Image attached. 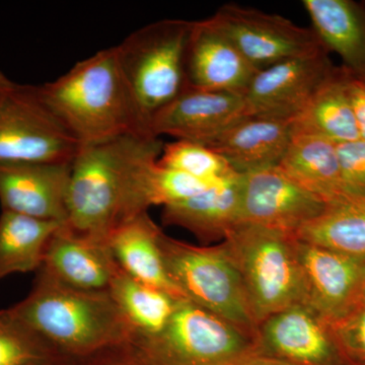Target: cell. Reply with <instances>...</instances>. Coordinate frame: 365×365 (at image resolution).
<instances>
[{
	"mask_svg": "<svg viewBox=\"0 0 365 365\" xmlns=\"http://www.w3.org/2000/svg\"><path fill=\"white\" fill-rule=\"evenodd\" d=\"M163 146L160 137L150 134L81 146L71 162L66 227L107 242L120 225L148 212L146 173Z\"/></svg>",
	"mask_w": 365,
	"mask_h": 365,
	"instance_id": "obj_1",
	"label": "cell"
},
{
	"mask_svg": "<svg viewBox=\"0 0 365 365\" xmlns=\"http://www.w3.org/2000/svg\"><path fill=\"white\" fill-rule=\"evenodd\" d=\"M32 290L9 311L67 359L130 344L134 333L109 292H85L37 272Z\"/></svg>",
	"mask_w": 365,
	"mask_h": 365,
	"instance_id": "obj_2",
	"label": "cell"
},
{
	"mask_svg": "<svg viewBox=\"0 0 365 365\" xmlns=\"http://www.w3.org/2000/svg\"><path fill=\"white\" fill-rule=\"evenodd\" d=\"M40 90L79 148L127 134L153 135L132 101L114 46L81 60Z\"/></svg>",
	"mask_w": 365,
	"mask_h": 365,
	"instance_id": "obj_3",
	"label": "cell"
},
{
	"mask_svg": "<svg viewBox=\"0 0 365 365\" xmlns=\"http://www.w3.org/2000/svg\"><path fill=\"white\" fill-rule=\"evenodd\" d=\"M191 26L190 21H158L114 46L132 101L148 130L153 117L187 88L185 57Z\"/></svg>",
	"mask_w": 365,
	"mask_h": 365,
	"instance_id": "obj_4",
	"label": "cell"
},
{
	"mask_svg": "<svg viewBox=\"0 0 365 365\" xmlns=\"http://www.w3.org/2000/svg\"><path fill=\"white\" fill-rule=\"evenodd\" d=\"M222 242L240 274L257 325L302 304L294 235L240 223Z\"/></svg>",
	"mask_w": 365,
	"mask_h": 365,
	"instance_id": "obj_5",
	"label": "cell"
},
{
	"mask_svg": "<svg viewBox=\"0 0 365 365\" xmlns=\"http://www.w3.org/2000/svg\"><path fill=\"white\" fill-rule=\"evenodd\" d=\"M131 344L145 365H237L258 353L254 336L185 299L160 333Z\"/></svg>",
	"mask_w": 365,
	"mask_h": 365,
	"instance_id": "obj_6",
	"label": "cell"
},
{
	"mask_svg": "<svg viewBox=\"0 0 365 365\" xmlns=\"http://www.w3.org/2000/svg\"><path fill=\"white\" fill-rule=\"evenodd\" d=\"M158 244L168 275L185 299L256 338L258 325L240 274L222 242L194 246L162 232Z\"/></svg>",
	"mask_w": 365,
	"mask_h": 365,
	"instance_id": "obj_7",
	"label": "cell"
},
{
	"mask_svg": "<svg viewBox=\"0 0 365 365\" xmlns=\"http://www.w3.org/2000/svg\"><path fill=\"white\" fill-rule=\"evenodd\" d=\"M78 150L40 86L14 83L0 102V163H71Z\"/></svg>",
	"mask_w": 365,
	"mask_h": 365,
	"instance_id": "obj_8",
	"label": "cell"
},
{
	"mask_svg": "<svg viewBox=\"0 0 365 365\" xmlns=\"http://www.w3.org/2000/svg\"><path fill=\"white\" fill-rule=\"evenodd\" d=\"M210 20L257 69L284 60L327 51L313 29L237 4L220 7Z\"/></svg>",
	"mask_w": 365,
	"mask_h": 365,
	"instance_id": "obj_9",
	"label": "cell"
},
{
	"mask_svg": "<svg viewBox=\"0 0 365 365\" xmlns=\"http://www.w3.org/2000/svg\"><path fill=\"white\" fill-rule=\"evenodd\" d=\"M295 253L302 304L333 324L361 302L365 256L341 253L297 237Z\"/></svg>",
	"mask_w": 365,
	"mask_h": 365,
	"instance_id": "obj_10",
	"label": "cell"
},
{
	"mask_svg": "<svg viewBox=\"0 0 365 365\" xmlns=\"http://www.w3.org/2000/svg\"><path fill=\"white\" fill-rule=\"evenodd\" d=\"M328 53L295 57L257 71L242 95L250 116L287 121L299 116L337 69Z\"/></svg>",
	"mask_w": 365,
	"mask_h": 365,
	"instance_id": "obj_11",
	"label": "cell"
},
{
	"mask_svg": "<svg viewBox=\"0 0 365 365\" xmlns=\"http://www.w3.org/2000/svg\"><path fill=\"white\" fill-rule=\"evenodd\" d=\"M327 205L279 165L241 175V223L294 235Z\"/></svg>",
	"mask_w": 365,
	"mask_h": 365,
	"instance_id": "obj_12",
	"label": "cell"
},
{
	"mask_svg": "<svg viewBox=\"0 0 365 365\" xmlns=\"http://www.w3.org/2000/svg\"><path fill=\"white\" fill-rule=\"evenodd\" d=\"M257 351L299 365H351L341 351L331 324L302 304L259 324Z\"/></svg>",
	"mask_w": 365,
	"mask_h": 365,
	"instance_id": "obj_13",
	"label": "cell"
},
{
	"mask_svg": "<svg viewBox=\"0 0 365 365\" xmlns=\"http://www.w3.org/2000/svg\"><path fill=\"white\" fill-rule=\"evenodd\" d=\"M249 116L244 96L186 88L153 117L150 130L206 146Z\"/></svg>",
	"mask_w": 365,
	"mask_h": 365,
	"instance_id": "obj_14",
	"label": "cell"
},
{
	"mask_svg": "<svg viewBox=\"0 0 365 365\" xmlns=\"http://www.w3.org/2000/svg\"><path fill=\"white\" fill-rule=\"evenodd\" d=\"M71 163H0L2 210L66 225Z\"/></svg>",
	"mask_w": 365,
	"mask_h": 365,
	"instance_id": "obj_15",
	"label": "cell"
},
{
	"mask_svg": "<svg viewBox=\"0 0 365 365\" xmlns=\"http://www.w3.org/2000/svg\"><path fill=\"white\" fill-rule=\"evenodd\" d=\"M257 71L210 18L192 21L185 57L187 88L242 96Z\"/></svg>",
	"mask_w": 365,
	"mask_h": 365,
	"instance_id": "obj_16",
	"label": "cell"
},
{
	"mask_svg": "<svg viewBox=\"0 0 365 365\" xmlns=\"http://www.w3.org/2000/svg\"><path fill=\"white\" fill-rule=\"evenodd\" d=\"M120 270L107 242L76 234L66 225L52 235L40 272L76 289L109 292Z\"/></svg>",
	"mask_w": 365,
	"mask_h": 365,
	"instance_id": "obj_17",
	"label": "cell"
},
{
	"mask_svg": "<svg viewBox=\"0 0 365 365\" xmlns=\"http://www.w3.org/2000/svg\"><path fill=\"white\" fill-rule=\"evenodd\" d=\"M292 137V121L249 116L206 146L222 155L237 174L245 175L279 165Z\"/></svg>",
	"mask_w": 365,
	"mask_h": 365,
	"instance_id": "obj_18",
	"label": "cell"
},
{
	"mask_svg": "<svg viewBox=\"0 0 365 365\" xmlns=\"http://www.w3.org/2000/svg\"><path fill=\"white\" fill-rule=\"evenodd\" d=\"M162 220L189 230L203 242L225 240L241 223V175L182 202L165 206Z\"/></svg>",
	"mask_w": 365,
	"mask_h": 365,
	"instance_id": "obj_19",
	"label": "cell"
},
{
	"mask_svg": "<svg viewBox=\"0 0 365 365\" xmlns=\"http://www.w3.org/2000/svg\"><path fill=\"white\" fill-rule=\"evenodd\" d=\"M313 30L354 78H365V6L351 0H304Z\"/></svg>",
	"mask_w": 365,
	"mask_h": 365,
	"instance_id": "obj_20",
	"label": "cell"
},
{
	"mask_svg": "<svg viewBox=\"0 0 365 365\" xmlns=\"http://www.w3.org/2000/svg\"><path fill=\"white\" fill-rule=\"evenodd\" d=\"M279 167L300 186L327 204L360 196L353 193L346 184L337 143L324 137L294 134Z\"/></svg>",
	"mask_w": 365,
	"mask_h": 365,
	"instance_id": "obj_21",
	"label": "cell"
},
{
	"mask_svg": "<svg viewBox=\"0 0 365 365\" xmlns=\"http://www.w3.org/2000/svg\"><path fill=\"white\" fill-rule=\"evenodd\" d=\"M160 232L143 212L117 227L108 237V246L119 267L134 279L184 299L165 270L158 244Z\"/></svg>",
	"mask_w": 365,
	"mask_h": 365,
	"instance_id": "obj_22",
	"label": "cell"
},
{
	"mask_svg": "<svg viewBox=\"0 0 365 365\" xmlns=\"http://www.w3.org/2000/svg\"><path fill=\"white\" fill-rule=\"evenodd\" d=\"M349 72L337 67L299 116L294 134L321 136L339 144L359 140L360 133L348 91Z\"/></svg>",
	"mask_w": 365,
	"mask_h": 365,
	"instance_id": "obj_23",
	"label": "cell"
},
{
	"mask_svg": "<svg viewBox=\"0 0 365 365\" xmlns=\"http://www.w3.org/2000/svg\"><path fill=\"white\" fill-rule=\"evenodd\" d=\"M61 223L2 210L0 215V279L16 273L38 272L52 235Z\"/></svg>",
	"mask_w": 365,
	"mask_h": 365,
	"instance_id": "obj_24",
	"label": "cell"
},
{
	"mask_svg": "<svg viewBox=\"0 0 365 365\" xmlns=\"http://www.w3.org/2000/svg\"><path fill=\"white\" fill-rule=\"evenodd\" d=\"M300 241L341 253L365 256V196H350L325 210L294 234Z\"/></svg>",
	"mask_w": 365,
	"mask_h": 365,
	"instance_id": "obj_25",
	"label": "cell"
},
{
	"mask_svg": "<svg viewBox=\"0 0 365 365\" xmlns=\"http://www.w3.org/2000/svg\"><path fill=\"white\" fill-rule=\"evenodd\" d=\"M109 294L133 331L134 339L160 333L182 299L134 279L121 268L112 281Z\"/></svg>",
	"mask_w": 365,
	"mask_h": 365,
	"instance_id": "obj_26",
	"label": "cell"
},
{
	"mask_svg": "<svg viewBox=\"0 0 365 365\" xmlns=\"http://www.w3.org/2000/svg\"><path fill=\"white\" fill-rule=\"evenodd\" d=\"M68 360L9 309L0 311V365H69Z\"/></svg>",
	"mask_w": 365,
	"mask_h": 365,
	"instance_id": "obj_27",
	"label": "cell"
},
{
	"mask_svg": "<svg viewBox=\"0 0 365 365\" xmlns=\"http://www.w3.org/2000/svg\"><path fill=\"white\" fill-rule=\"evenodd\" d=\"M158 163L210 182L239 176L222 155L207 146L191 141L176 140L163 144Z\"/></svg>",
	"mask_w": 365,
	"mask_h": 365,
	"instance_id": "obj_28",
	"label": "cell"
},
{
	"mask_svg": "<svg viewBox=\"0 0 365 365\" xmlns=\"http://www.w3.org/2000/svg\"><path fill=\"white\" fill-rule=\"evenodd\" d=\"M216 184L218 182L203 181L180 170L163 167L157 160L146 173V199L150 207L153 205L165 207L192 198Z\"/></svg>",
	"mask_w": 365,
	"mask_h": 365,
	"instance_id": "obj_29",
	"label": "cell"
},
{
	"mask_svg": "<svg viewBox=\"0 0 365 365\" xmlns=\"http://www.w3.org/2000/svg\"><path fill=\"white\" fill-rule=\"evenodd\" d=\"M341 351L351 365H365V302L331 324Z\"/></svg>",
	"mask_w": 365,
	"mask_h": 365,
	"instance_id": "obj_30",
	"label": "cell"
},
{
	"mask_svg": "<svg viewBox=\"0 0 365 365\" xmlns=\"http://www.w3.org/2000/svg\"><path fill=\"white\" fill-rule=\"evenodd\" d=\"M338 158L346 184L353 193L365 196V140L337 144Z\"/></svg>",
	"mask_w": 365,
	"mask_h": 365,
	"instance_id": "obj_31",
	"label": "cell"
},
{
	"mask_svg": "<svg viewBox=\"0 0 365 365\" xmlns=\"http://www.w3.org/2000/svg\"><path fill=\"white\" fill-rule=\"evenodd\" d=\"M90 359L96 362L93 365H145L136 354L131 343L98 353Z\"/></svg>",
	"mask_w": 365,
	"mask_h": 365,
	"instance_id": "obj_32",
	"label": "cell"
},
{
	"mask_svg": "<svg viewBox=\"0 0 365 365\" xmlns=\"http://www.w3.org/2000/svg\"><path fill=\"white\" fill-rule=\"evenodd\" d=\"M348 91H349L353 112L359 126L360 138L365 140V86L350 74Z\"/></svg>",
	"mask_w": 365,
	"mask_h": 365,
	"instance_id": "obj_33",
	"label": "cell"
},
{
	"mask_svg": "<svg viewBox=\"0 0 365 365\" xmlns=\"http://www.w3.org/2000/svg\"><path fill=\"white\" fill-rule=\"evenodd\" d=\"M237 365H299L288 360L278 359V357L270 356V355L257 354L252 355Z\"/></svg>",
	"mask_w": 365,
	"mask_h": 365,
	"instance_id": "obj_34",
	"label": "cell"
},
{
	"mask_svg": "<svg viewBox=\"0 0 365 365\" xmlns=\"http://www.w3.org/2000/svg\"><path fill=\"white\" fill-rule=\"evenodd\" d=\"M14 83L13 81H11L4 72L0 71V102H1L2 98L6 96L9 88L13 86Z\"/></svg>",
	"mask_w": 365,
	"mask_h": 365,
	"instance_id": "obj_35",
	"label": "cell"
},
{
	"mask_svg": "<svg viewBox=\"0 0 365 365\" xmlns=\"http://www.w3.org/2000/svg\"><path fill=\"white\" fill-rule=\"evenodd\" d=\"M361 302H365V281H364V289H362Z\"/></svg>",
	"mask_w": 365,
	"mask_h": 365,
	"instance_id": "obj_36",
	"label": "cell"
},
{
	"mask_svg": "<svg viewBox=\"0 0 365 365\" xmlns=\"http://www.w3.org/2000/svg\"><path fill=\"white\" fill-rule=\"evenodd\" d=\"M356 79H357V78H356ZM357 81H360V83H364V85L365 86V78H364V79H357Z\"/></svg>",
	"mask_w": 365,
	"mask_h": 365,
	"instance_id": "obj_37",
	"label": "cell"
}]
</instances>
